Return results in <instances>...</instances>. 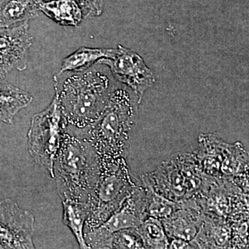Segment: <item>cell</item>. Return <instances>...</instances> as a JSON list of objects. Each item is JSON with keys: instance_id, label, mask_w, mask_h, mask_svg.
<instances>
[{"instance_id": "15", "label": "cell", "mask_w": 249, "mask_h": 249, "mask_svg": "<svg viewBox=\"0 0 249 249\" xmlns=\"http://www.w3.org/2000/svg\"><path fill=\"white\" fill-rule=\"evenodd\" d=\"M116 51V48L80 47L71 55L63 59L59 72L83 71L93 66L101 59L114 58Z\"/></svg>"}, {"instance_id": "1", "label": "cell", "mask_w": 249, "mask_h": 249, "mask_svg": "<svg viewBox=\"0 0 249 249\" xmlns=\"http://www.w3.org/2000/svg\"><path fill=\"white\" fill-rule=\"evenodd\" d=\"M109 69L97 63L83 71L58 72L54 76L55 96L69 124L85 129L104 110L116 83Z\"/></svg>"}, {"instance_id": "9", "label": "cell", "mask_w": 249, "mask_h": 249, "mask_svg": "<svg viewBox=\"0 0 249 249\" xmlns=\"http://www.w3.org/2000/svg\"><path fill=\"white\" fill-rule=\"evenodd\" d=\"M29 22L0 28V77L13 70L27 68L29 52L33 44Z\"/></svg>"}, {"instance_id": "10", "label": "cell", "mask_w": 249, "mask_h": 249, "mask_svg": "<svg viewBox=\"0 0 249 249\" xmlns=\"http://www.w3.org/2000/svg\"><path fill=\"white\" fill-rule=\"evenodd\" d=\"M181 206L178 203V209L169 217L162 219L165 231L168 238L181 239L191 242L202 227L201 213L196 210V205L193 204V209H189V204Z\"/></svg>"}, {"instance_id": "8", "label": "cell", "mask_w": 249, "mask_h": 249, "mask_svg": "<svg viewBox=\"0 0 249 249\" xmlns=\"http://www.w3.org/2000/svg\"><path fill=\"white\" fill-rule=\"evenodd\" d=\"M35 217L16 201H0V249H35L33 237Z\"/></svg>"}, {"instance_id": "18", "label": "cell", "mask_w": 249, "mask_h": 249, "mask_svg": "<svg viewBox=\"0 0 249 249\" xmlns=\"http://www.w3.org/2000/svg\"><path fill=\"white\" fill-rule=\"evenodd\" d=\"M80 5L85 18L98 17L104 10L105 0H76Z\"/></svg>"}, {"instance_id": "3", "label": "cell", "mask_w": 249, "mask_h": 249, "mask_svg": "<svg viewBox=\"0 0 249 249\" xmlns=\"http://www.w3.org/2000/svg\"><path fill=\"white\" fill-rule=\"evenodd\" d=\"M62 201L88 202L101 175L100 157L91 142L65 134L53 166Z\"/></svg>"}, {"instance_id": "19", "label": "cell", "mask_w": 249, "mask_h": 249, "mask_svg": "<svg viewBox=\"0 0 249 249\" xmlns=\"http://www.w3.org/2000/svg\"><path fill=\"white\" fill-rule=\"evenodd\" d=\"M168 249H193L191 243L181 239H173L169 242Z\"/></svg>"}, {"instance_id": "7", "label": "cell", "mask_w": 249, "mask_h": 249, "mask_svg": "<svg viewBox=\"0 0 249 249\" xmlns=\"http://www.w3.org/2000/svg\"><path fill=\"white\" fill-rule=\"evenodd\" d=\"M116 50L114 58L101 59L98 63L107 67L114 79L132 90L141 103L145 91L155 84V74L134 51L121 45Z\"/></svg>"}, {"instance_id": "5", "label": "cell", "mask_w": 249, "mask_h": 249, "mask_svg": "<svg viewBox=\"0 0 249 249\" xmlns=\"http://www.w3.org/2000/svg\"><path fill=\"white\" fill-rule=\"evenodd\" d=\"M68 124L55 96L48 107L31 119L28 132L29 153L52 178H54L55 157L67 132Z\"/></svg>"}, {"instance_id": "4", "label": "cell", "mask_w": 249, "mask_h": 249, "mask_svg": "<svg viewBox=\"0 0 249 249\" xmlns=\"http://www.w3.org/2000/svg\"><path fill=\"white\" fill-rule=\"evenodd\" d=\"M101 175L90 196L88 231L99 227L122 207L124 201L141 184L129 171L125 158L100 160Z\"/></svg>"}, {"instance_id": "16", "label": "cell", "mask_w": 249, "mask_h": 249, "mask_svg": "<svg viewBox=\"0 0 249 249\" xmlns=\"http://www.w3.org/2000/svg\"><path fill=\"white\" fill-rule=\"evenodd\" d=\"M137 229L145 249H168L169 238L160 219L147 217Z\"/></svg>"}, {"instance_id": "2", "label": "cell", "mask_w": 249, "mask_h": 249, "mask_svg": "<svg viewBox=\"0 0 249 249\" xmlns=\"http://www.w3.org/2000/svg\"><path fill=\"white\" fill-rule=\"evenodd\" d=\"M123 85V84H122ZM138 98L129 88L116 84L99 117L86 129L88 139L101 160L125 158L139 116Z\"/></svg>"}, {"instance_id": "17", "label": "cell", "mask_w": 249, "mask_h": 249, "mask_svg": "<svg viewBox=\"0 0 249 249\" xmlns=\"http://www.w3.org/2000/svg\"><path fill=\"white\" fill-rule=\"evenodd\" d=\"M107 249H145V247L137 229H127L111 235Z\"/></svg>"}, {"instance_id": "14", "label": "cell", "mask_w": 249, "mask_h": 249, "mask_svg": "<svg viewBox=\"0 0 249 249\" xmlns=\"http://www.w3.org/2000/svg\"><path fill=\"white\" fill-rule=\"evenodd\" d=\"M62 222L76 237L80 249H89L85 242V226L89 217V207L88 202L77 201H62Z\"/></svg>"}, {"instance_id": "6", "label": "cell", "mask_w": 249, "mask_h": 249, "mask_svg": "<svg viewBox=\"0 0 249 249\" xmlns=\"http://www.w3.org/2000/svg\"><path fill=\"white\" fill-rule=\"evenodd\" d=\"M148 217L147 188L139 185L122 207L106 222L85 233L89 249H107L108 242L114 232L127 229H137Z\"/></svg>"}, {"instance_id": "12", "label": "cell", "mask_w": 249, "mask_h": 249, "mask_svg": "<svg viewBox=\"0 0 249 249\" xmlns=\"http://www.w3.org/2000/svg\"><path fill=\"white\" fill-rule=\"evenodd\" d=\"M45 0H0V28L29 22L38 16Z\"/></svg>"}, {"instance_id": "11", "label": "cell", "mask_w": 249, "mask_h": 249, "mask_svg": "<svg viewBox=\"0 0 249 249\" xmlns=\"http://www.w3.org/2000/svg\"><path fill=\"white\" fill-rule=\"evenodd\" d=\"M32 101V96L27 91L11 85L4 77H0V121L13 124L16 114Z\"/></svg>"}, {"instance_id": "13", "label": "cell", "mask_w": 249, "mask_h": 249, "mask_svg": "<svg viewBox=\"0 0 249 249\" xmlns=\"http://www.w3.org/2000/svg\"><path fill=\"white\" fill-rule=\"evenodd\" d=\"M39 9L62 26L78 27L85 18L76 0H45L41 3Z\"/></svg>"}]
</instances>
